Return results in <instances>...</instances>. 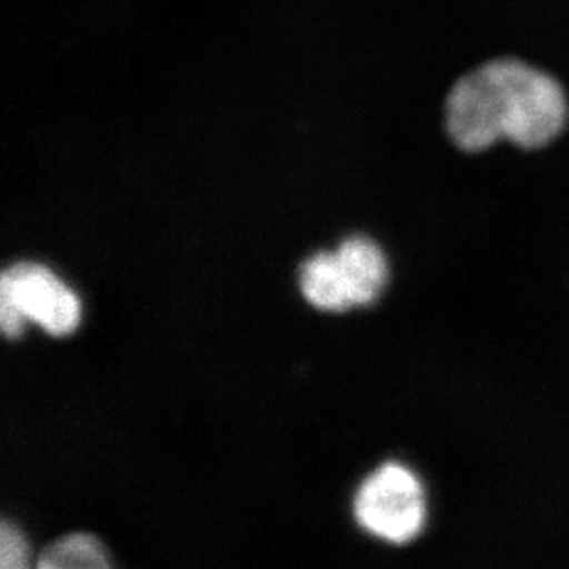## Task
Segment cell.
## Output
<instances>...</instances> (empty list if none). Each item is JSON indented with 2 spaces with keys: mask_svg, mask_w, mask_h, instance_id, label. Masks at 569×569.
Instances as JSON below:
<instances>
[{
  "mask_svg": "<svg viewBox=\"0 0 569 569\" xmlns=\"http://www.w3.org/2000/svg\"><path fill=\"white\" fill-rule=\"evenodd\" d=\"M566 119L559 83L516 60L473 70L457 81L446 102L448 133L465 151H483L501 139L537 150L559 137Z\"/></svg>",
  "mask_w": 569,
  "mask_h": 569,
  "instance_id": "1",
  "label": "cell"
},
{
  "mask_svg": "<svg viewBox=\"0 0 569 569\" xmlns=\"http://www.w3.org/2000/svg\"><path fill=\"white\" fill-rule=\"evenodd\" d=\"M80 317L74 291L41 263H13L0 277V327L6 338H19L27 321L38 322L52 336H69Z\"/></svg>",
  "mask_w": 569,
  "mask_h": 569,
  "instance_id": "2",
  "label": "cell"
},
{
  "mask_svg": "<svg viewBox=\"0 0 569 569\" xmlns=\"http://www.w3.org/2000/svg\"><path fill=\"white\" fill-rule=\"evenodd\" d=\"M355 515L372 537L391 543L411 542L426 526L425 487L408 467L387 462L361 485Z\"/></svg>",
  "mask_w": 569,
  "mask_h": 569,
  "instance_id": "3",
  "label": "cell"
},
{
  "mask_svg": "<svg viewBox=\"0 0 569 569\" xmlns=\"http://www.w3.org/2000/svg\"><path fill=\"white\" fill-rule=\"evenodd\" d=\"M339 268L355 307L377 301L386 288L389 268L386 254L369 238L352 237L338 249Z\"/></svg>",
  "mask_w": 569,
  "mask_h": 569,
  "instance_id": "4",
  "label": "cell"
},
{
  "mask_svg": "<svg viewBox=\"0 0 569 569\" xmlns=\"http://www.w3.org/2000/svg\"><path fill=\"white\" fill-rule=\"evenodd\" d=\"M301 288L308 302L319 310L345 312L355 307L336 253H317L308 258L302 266Z\"/></svg>",
  "mask_w": 569,
  "mask_h": 569,
  "instance_id": "5",
  "label": "cell"
},
{
  "mask_svg": "<svg viewBox=\"0 0 569 569\" xmlns=\"http://www.w3.org/2000/svg\"><path fill=\"white\" fill-rule=\"evenodd\" d=\"M38 566L41 569H106L111 560L97 538L69 535L44 549Z\"/></svg>",
  "mask_w": 569,
  "mask_h": 569,
  "instance_id": "6",
  "label": "cell"
},
{
  "mask_svg": "<svg viewBox=\"0 0 569 569\" xmlns=\"http://www.w3.org/2000/svg\"><path fill=\"white\" fill-rule=\"evenodd\" d=\"M27 540L22 537L17 527L8 521H2L0 526V568L2 569H24L28 566Z\"/></svg>",
  "mask_w": 569,
  "mask_h": 569,
  "instance_id": "7",
  "label": "cell"
}]
</instances>
